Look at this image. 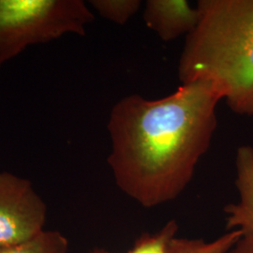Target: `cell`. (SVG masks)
<instances>
[{"label": "cell", "mask_w": 253, "mask_h": 253, "mask_svg": "<svg viewBox=\"0 0 253 253\" xmlns=\"http://www.w3.org/2000/svg\"><path fill=\"white\" fill-rule=\"evenodd\" d=\"M220 100L209 83L198 81L163 99L133 94L118 101L107 125V162L118 188L145 208L176 199L210 147Z\"/></svg>", "instance_id": "cell-1"}, {"label": "cell", "mask_w": 253, "mask_h": 253, "mask_svg": "<svg viewBox=\"0 0 253 253\" xmlns=\"http://www.w3.org/2000/svg\"><path fill=\"white\" fill-rule=\"evenodd\" d=\"M200 21L186 37L182 84L208 82L232 111L253 116V0H200Z\"/></svg>", "instance_id": "cell-2"}, {"label": "cell", "mask_w": 253, "mask_h": 253, "mask_svg": "<svg viewBox=\"0 0 253 253\" xmlns=\"http://www.w3.org/2000/svg\"><path fill=\"white\" fill-rule=\"evenodd\" d=\"M94 19L82 0H0V68L28 46L84 36Z\"/></svg>", "instance_id": "cell-3"}, {"label": "cell", "mask_w": 253, "mask_h": 253, "mask_svg": "<svg viewBox=\"0 0 253 253\" xmlns=\"http://www.w3.org/2000/svg\"><path fill=\"white\" fill-rule=\"evenodd\" d=\"M47 208L31 182L0 172V249L20 244L44 231Z\"/></svg>", "instance_id": "cell-4"}, {"label": "cell", "mask_w": 253, "mask_h": 253, "mask_svg": "<svg viewBox=\"0 0 253 253\" xmlns=\"http://www.w3.org/2000/svg\"><path fill=\"white\" fill-rule=\"evenodd\" d=\"M200 21L198 9L186 0H147L144 22L163 42L190 35Z\"/></svg>", "instance_id": "cell-5"}, {"label": "cell", "mask_w": 253, "mask_h": 253, "mask_svg": "<svg viewBox=\"0 0 253 253\" xmlns=\"http://www.w3.org/2000/svg\"><path fill=\"white\" fill-rule=\"evenodd\" d=\"M235 186L239 200L224 207L227 231H240L253 238V147L241 145L235 157Z\"/></svg>", "instance_id": "cell-6"}, {"label": "cell", "mask_w": 253, "mask_h": 253, "mask_svg": "<svg viewBox=\"0 0 253 253\" xmlns=\"http://www.w3.org/2000/svg\"><path fill=\"white\" fill-rule=\"evenodd\" d=\"M243 236L240 231H227L224 235L208 242L202 238L173 237L168 253H227Z\"/></svg>", "instance_id": "cell-7"}, {"label": "cell", "mask_w": 253, "mask_h": 253, "mask_svg": "<svg viewBox=\"0 0 253 253\" xmlns=\"http://www.w3.org/2000/svg\"><path fill=\"white\" fill-rule=\"evenodd\" d=\"M69 242L57 231H42L20 244L0 249V253H68Z\"/></svg>", "instance_id": "cell-8"}, {"label": "cell", "mask_w": 253, "mask_h": 253, "mask_svg": "<svg viewBox=\"0 0 253 253\" xmlns=\"http://www.w3.org/2000/svg\"><path fill=\"white\" fill-rule=\"evenodd\" d=\"M90 6L101 17L123 26L142 6L140 0H91Z\"/></svg>", "instance_id": "cell-9"}, {"label": "cell", "mask_w": 253, "mask_h": 253, "mask_svg": "<svg viewBox=\"0 0 253 253\" xmlns=\"http://www.w3.org/2000/svg\"><path fill=\"white\" fill-rule=\"evenodd\" d=\"M178 231L177 222L172 219L155 234H145L135 241L128 253H168V246Z\"/></svg>", "instance_id": "cell-10"}, {"label": "cell", "mask_w": 253, "mask_h": 253, "mask_svg": "<svg viewBox=\"0 0 253 253\" xmlns=\"http://www.w3.org/2000/svg\"><path fill=\"white\" fill-rule=\"evenodd\" d=\"M227 253H253V238L243 235Z\"/></svg>", "instance_id": "cell-11"}, {"label": "cell", "mask_w": 253, "mask_h": 253, "mask_svg": "<svg viewBox=\"0 0 253 253\" xmlns=\"http://www.w3.org/2000/svg\"><path fill=\"white\" fill-rule=\"evenodd\" d=\"M91 253H109L107 252H103V251H96V252H93Z\"/></svg>", "instance_id": "cell-12"}]
</instances>
